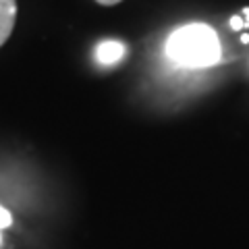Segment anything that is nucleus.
<instances>
[{
  "instance_id": "1",
  "label": "nucleus",
  "mask_w": 249,
  "mask_h": 249,
  "mask_svg": "<svg viewBox=\"0 0 249 249\" xmlns=\"http://www.w3.org/2000/svg\"><path fill=\"white\" fill-rule=\"evenodd\" d=\"M168 58L185 69H206L220 60V40L206 23H189L173 31L166 42Z\"/></svg>"
},
{
  "instance_id": "7",
  "label": "nucleus",
  "mask_w": 249,
  "mask_h": 249,
  "mask_svg": "<svg viewBox=\"0 0 249 249\" xmlns=\"http://www.w3.org/2000/svg\"><path fill=\"white\" fill-rule=\"evenodd\" d=\"M0 239H2V237H0Z\"/></svg>"
},
{
  "instance_id": "3",
  "label": "nucleus",
  "mask_w": 249,
  "mask_h": 249,
  "mask_svg": "<svg viewBox=\"0 0 249 249\" xmlns=\"http://www.w3.org/2000/svg\"><path fill=\"white\" fill-rule=\"evenodd\" d=\"M124 54H127V48H124V44L116 42V40H106L102 44H98L96 48V58L100 65H114V62H119Z\"/></svg>"
},
{
  "instance_id": "5",
  "label": "nucleus",
  "mask_w": 249,
  "mask_h": 249,
  "mask_svg": "<svg viewBox=\"0 0 249 249\" xmlns=\"http://www.w3.org/2000/svg\"><path fill=\"white\" fill-rule=\"evenodd\" d=\"M245 25H247V23L241 19V17H232V19H231V27H232V29H241V27H245Z\"/></svg>"
},
{
  "instance_id": "2",
  "label": "nucleus",
  "mask_w": 249,
  "mask_h": 249,
  "mask_svg": "<svg viewBox=\"0 0 249 249\" xmlns=\"http://www.w3.org/2000/svg\"><path fill=\"white\" fill-rule=\"evenodd\" d=\"M17 19V0H0V46L11 37Z\"/></svg>"
},
{
  "instance_id": "4",
  "label": "nucleus",
  "mask_w": 249,
  "mask_h": 249,
  "mask_svg": "<svg viewBox=\"0 0 249 249\" xmlns=\"http://www.w3.org/2000/svg\"><path fill=\"white\" fill-rule=\"evenodd\" d=\"M11 224H13V216L6 212L2 206H0V231L6 229V227H11Z\"/></svg>"
},
{
  "instance_id": "6",
  "label": "nucleus",
  "mask_w": 249,
  "mask_h": 249,
  "mask_svg": "<svg viewBox=\"0 0 249 249\" xmlns=\"http://www.w3.org/2000/svg\"><path fill=\"white\" fill-rule=\"evenodd\" d=\"M98 4H104V6H114V4H119L123 2V0H96Z\"/></svg>"
}]
</instances>
